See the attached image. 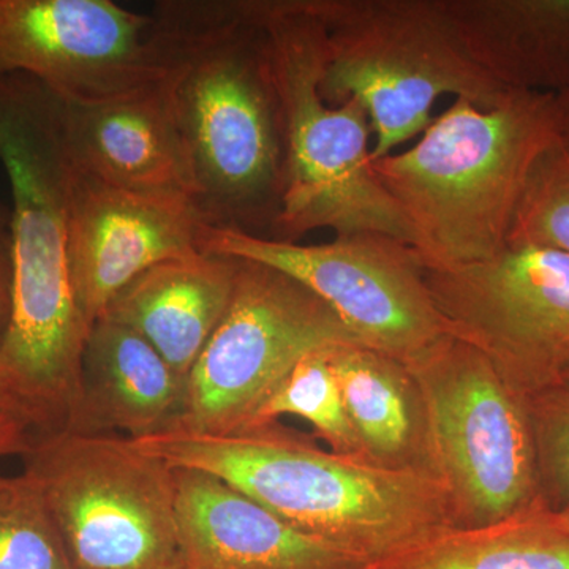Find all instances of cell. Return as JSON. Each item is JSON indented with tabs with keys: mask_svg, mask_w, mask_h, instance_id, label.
<instances>
[{
	"mask_svg": "<svg viewBox=\"0 0 569 569\" xmlns=\"http://www.w3.org/2000/svg\"><path fill=\"white\" fill-rule=\"evenodd\" d=\"M159 89L189 152L204 224L272 238L287 122L261 0H159Z\"/></svg>",
	"mask_w": 569,
	"mask_h": 569,
	"instance_id": "1",
	"label": "cell"
},
{
	"mask_svg": "<svg viewBox=\"0 0 569 569\" xmlns=\"http://www.w3.org/2000/svg\"><path fill=\"white\" fill-rule=\"evenodd\" d=\"M0 162L13 209V312L0 348V396L33 433L73 429L89 326L70 276V198L62 100L28 74H0Z\"/></svg>",
	"mask_w": 569,
	"mask_h": 569,
	"instance_id": "2",
	"label": "cell"
},
{
	"mask_svg": "<svg viewBox=\"0 0 569 569\" xmlns=\"http://www.w3.org/2000/svg\"><path fill=\"white\" fill-rule=\"evenodd\" d=\"M132 440L170 467L219 478L366 567L456 529L443 482L318 447L280 421L228 436L173 429Z\"/></svg>",
	"mask_w": 569,
	"mask_h": 569,
	"instance_id": "3",
	"label": "cell"
},
{
	"mask_svg": "<svg viewBox=\"0 0 569 569\" xmlns=\"http://www.w3.org/2000/svg\"><path fill=\"white\" fill-rule=\"evenodd\" d=\"M557 137L553 96L511 92L482 110L455 99L417 144L373 162L425 266L486 260L509 230L538 157Z\"/></svg>",
	"mask_w": 569,
	"mask_h": 569,
	"instance_id": "4",
	"label": "cell"
},
{
	"mask_svg": "<svg viewBox=\"0 0 569 569\" xmlns=\"http://www.w3.org/2000/svg\"><path fill=\"white\" fill-rule=\"evenodd\" d=\"M287 122V186L271 239L310 231L377 233L413 247L415 234L373 173V132L358 100L326 103L320 92L323 26L313 0H261Z\"/></svg>",
	"mask_w": 569,
	"mask_h": 569,
	"instance_id": "5",
	"label": "cell"
},
{
	"mask_svg": "<svg viewBox=\"0 0 569 569\" xmlns=\"http://www.w3.org/2000/svg\"><path fill=\"white\" fill-rule=\"evenodd\" d=\"M323 26L320 92L358 100L373 132L372 160L425 132L443 96L490 110L511 93L471 61L441 0H313Z\"/></svg>",
	"mask_w": 569,
	"mask_h": 569,
	"instance_id": "6",
	"label": "cell"
},
{
	"mask_svg": "<svg viewBox=\"0 0 569 569\" xmlns=\"http://www.w3.org/2000/svg\"><path fill=\"white\" fill-rule=\"evenodd\" d=\"M39 482L73 569H179L176 468L119 433H32Z\"/></svg>",
	"mask_w": 569,
	"mask_h": 569,
	"instance_id": "7",
	"label": "cell"
},
{
	"mask_svg": "<svg viewBox=\"0 0 569 569\" xmlns=\"http://www.w3.org/2000/svg\"><path fill=\"white\" fill-rule=\"evenodd\" d=\"M406 365L425 395L456 529L545 508L526 397L485 355L452 336H441Z\"/></svg>",
	"mask_w": 569,
	"mask_h": 569,
	"instance_id": "8",
	"label": "cell"
},
{
	"mask_svg": "<svg viewBox=\"0 0 569 569\" xmlns=\"http://www.w3.org/2000/svg\"><path fill=\"white\" fill-rule=\"evenodd\" d=\"M348 342L358 340L305 284L238 260L233 298L187 378L186 411L176 429L241 432L301 359Z\"/></svg>",
	"mask_w": 569,
	"mask_h": 569,
	"instance_id": "9",
	"label": "cell"
},
{
	"mask_svg": "<svg viewBox=\"0 0 569 569\" xmlns=\"http://www.w3.org/2000/svg\"><path fill=\"white\" fill-rule=\"evenodd\" d=\"M448 336L489 359L522 397L559 383L569 358V254L511 244L473 263L425 266Z\"/></svg>",
	"mask_w": 569,
	"mask_h": 569,
	"instance_id": "10",
	"label": "cell"
},
{
	"mask_svg": "<svg viewBox=\"0 0 569 569\" xmlns=\"http://www.w3.org/2000/svg\"><path fill=\"white\" fill-rule=\"evenodd\" d=\"M198 249L274 268L309 288L361 346L410 361L447 335L413 247L389 236L302 246L203 224Z\"/></svg>",
	"mask_w": 569,
	"mask_h": 569,
	"instance_id": "11",
	"label": "cell"
},
{
	"mask_svg": "<svg viewBox=\"0 0 569 569\" xmlns=\"http://www.w3.org/2000/svg\"><path fill=\"white\" fill-rule=\"evenodd\" d=\"M28 74L67 103L159 86L151 17L112 0H0V74Z\"/></svg>",
	"mask_w": 569,
	"mask_h": 569,
	"instance_id": "12",
	"label": "cell"
},
{
	"mask_svg": "<svg viewBox=\"0 0 569 569\" xmlns=\"http://www.w3.org/2000/svg\"><path fill=\"white\" fill-rule=\"evenodd\" d=\"M203 224L192 201L123 192L74 170L70 276L74 301L89 329L142 272L200 252Z\"/></svg>",
	"mask_w": 569,
	"mask_h": 569,
	"instance_id": "13",
	"label": "cell"
},
{
	"mask_svg": "<svg viewBox=\"0 0 569 569\" xmlns=\"http://www.w3.org/2000/svg\"><path fill=\"white\" fill-rule=\"evenodd\" d=\"M62 126L78 173L123 192L194 204L192 163L159 86L107 103L62 100Z\"/></svg>",
	"mask_w": 569,
	"mask_h": 569,
	"instance_id": "14",
	"label": "cell"
},
{
	"mask_svg": "<svg viewBox=\"0 0 569 569\" xmlns=\"http://www.w3.org/2000/svg\"><path fill=\"white\" fill-rule=\"evenodd\" d=\"M179 569H365L203 471L176 468Z\"/></svg>",
	"mask_w": 569,
	"mask_h": 569,
	"instance_id": "15",
	"label": "cell"
},
{
	"mask_svg": "<svg viewBox=\"0 0 569 569\" xmlns=\"http://www.w3.org/2000/svg\"><path fill=\"white\" fill-rule=\"evenodd\" d=\"M187 403V378L129 326L100 318L82 355V399L73 429L157 436L176 429Z\"/></svg>",
	"mask_w": 569,
	"mask_h": 569,
	"instance_id": "16",
	"label": "cell"
},
{
	"mask_svg": "<svg viewBox=\"0 0 569 569\" xmlns=\"http://www.w3.org/2000/svg\"><path fill=\"white\" fill-rule=\"evenodd\" d=\"M236 276V258L201 250L171 258L123 288L103 317L129 326L189 378L227 313Z\"/></svg>",
	"mask_w": 569,
	"mask_h": 569,
	"instance_id": "17",
	"label": "cell"
},
{
	"mask_svg": "<svg viewBox=\"0 0 569 569\" xmlns=\"http://www.w3.org/2000/svg\"><path fill=\"white\" fill-rule=\"evenodd\" d=\"M471 61L511 92L569 88V0H441Z\"/></svg>",
	"mask_w": 569,
	"mask_h": 569,
	"instance_id": "18",
	"label": "cell"
},
{
	"mask_svg": "<svg viewBox=\"0 0 569 569\" xmlns=\"http://www.w3.org/2000/svg\"><path fill=\"white\" fill-rule=\"evenodd\" d=\"M328 359L362 456L440 481L425 395L406 362L358 342L329 348Z\"/></svg>",
	"mask_w": 569,
	"mask_h": 569,
	"instance_id": "19",
	"label": "cell"
},
{
	"mask_svg": "<svg viewBox=\"0 0 569 569\" xmlns=\"http://www.w3.org/2000/svg\"><path fill=\"white\" fill-rule=\"evenodd\" d=\"M365 569H569V533L546 508L451 529Z\"/></svg>",
	"mask_w": 569,
	"mask_h": 569,
	"instance_id": "20",
	"label": "cell"
},
{
	"mask_svg": "<svg viewBox=\"0 0 569 569\" xmlns=\"http://www.w3.org/2000/svg\"><path fill=\"white\" fill-rule=\"evenodd\" d=\"M328 350L301 359L268 397L252 426L279 421L282 417L301 418L316 429L331 451L365 458L329 365Z\"/></svg>",
	"mask_w": 569,
	"mask_h": 569,
	"instance_id": "21",
	"label": "cell"
},
{
	"mask_svg": "<svg viewBox=\"0 0 569 569\" xmlns=\"http://www.w3.org/2000/svg\"><path fill=\"white\" fill-rule=\"evenodd\" d=\"M0 569H73L39 482L0 475Z\"/></svg>",
	"mask_w": 569,
	"mask_h": 569,
	"instance_id": "22",
	"label": "cell"
},
{
	"mask_svg": "<svg viewBox=\"0 0 569 569\" xmlns=\"http://www.w3.org/2000/svg\"><path fill=\"white\" fill-rule=\"evenodd\" d=\"M508 242L549 247L569 254V144L559 134L531 170Z\"/></svg>",
	"mask_w": 569,
	"mask_h": 569,
	"instance_id": "23",
	"label": "cell"
},
{
	"mask_svg": "<svg viewBox=\"0 0 569 569\" xmlns=\"http://www.w3.org/2000/svg\"><path fill=\"white\" fill-rule=\"evenodd\" d=\"M538 492L549 512L569 509V389L561 385L527 397Z\"/></svg>",
	"mask_w": 569,
	"mask_h": 569,
	"instance_id": "24",
	"label": "cell"
},
{
	"mask_svg": "<svg viewBox=\"0 0 569 569\" xmlns=\"http://www.w3.org/2000/svg\"><path fill=\"white\" fill-rule=\"evenodd\" d=\"M31 438L29 422L13 407L0 400V459L24 455L31 445Z\"/></svg>",
	"mask_w": 569,
	"mask_h": 569,
	"instance_id": "25",
	"label": "cell"
},
{
	"mask_svg": "<svg viewBox=\"0 0 569 569\" xmlns=\"http://www.w3.org/2000/svg\"><path fill=\"white\" fill-rule=\"evenodd\" d=\"M13 312V257L10 231L0 230V348L6 342Z\"/></svg>",
	"mask_w": 569,
	"mask_h": 569,
	"instance_id": "26",
	"label": "cell"
},
{
	"mask_svg": "<svg viewBox=\"0 0 569 569\" xmlns=\"http://www.w3.org/2000/svg\"><path fill=\"white\" fill-rule=\"evenodd\" d=\"M557 134L569 144V88L553 96Z\"/></svg>",
	"mask_w": 569,
	"mask_h": 569,
	"instance_id": "27",
	"label": "cell"
},
{
	"mask_svg": "<svg viewBox=\"0 0 569 569\" xmlns=\"http://www.w3.org/2000/svg\"><path fill=\"white\" fill-rule=\"evenodd\" d=\"M550 519H552V522L556 523L560 530L569 533V509H565V511L561 512H550Z\"/></svg>",
	"mask_w": 569,
	"mask_h": 569,
	"instance_id": "28",
	"label": "cell"
},
{
	"mask_svg": "<svg viewBox=\"0 0 569 569\" xmlns=\"http://www.w3.org/2000/svg\"><path fill=\"white\" fill-rule=\"evenodd\" d=\"M11 211L0 203V230L10 231Z\"/></svg>",
	"mask_w": 569,
	"mask_h": 569,
	"instance_id": "29",
	"label": "cell"
},
{
	"mask_svg": "<svg viewBox=\"0 0 569 569\" xmlns=\"http://www.w3.org/2000/svg\"><path fill=\"white\" fill-rule=\"evenodd\" d=\"M561 387L569 389V358L568 361L565 362V366L561 367L560 376H559V383Z\"/></svg>",
	"mask_w": 569,
	"mask_h": 569,
	"instance_id": "30",
	"label": "cell"
},
{
	"mask_svg": "<svg viewBox=\"0 0 569 569\" xmlns=\"http://www.w3.org/2000/svg\"><path fill=\"white\" fill-rule=\"evenodd\" d=\"M0 400H2V396H0Z\"/></svg>",
	"mask_w": 569,
	"mask_h": 569,
	"instance_id": "31",
	"label": "cell"
}]
</instances>
